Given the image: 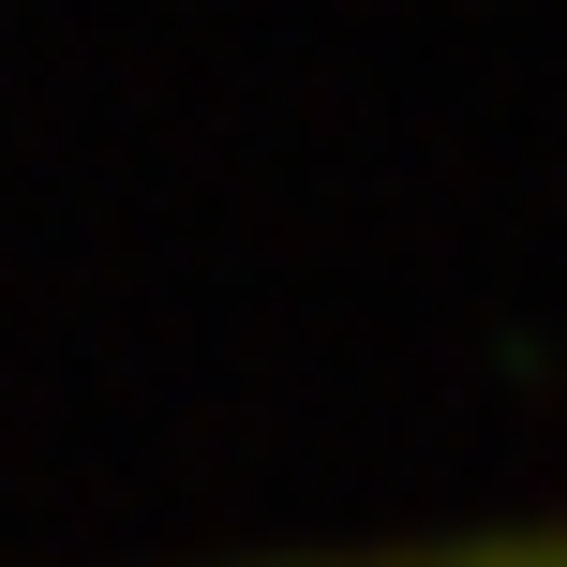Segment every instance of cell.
<instances>
[{"instance_id":"cell-1","label":"cell","mask_w":567,"mask_h":567,"mask_svg":"<svg viewBox=\"0 0 567 567\" xmlns=\"http://www.w3.org/2000/svg\"><path fill=\"white\" fill-rule=\"evenodd\" d=\"M269 567H567V508L433 523V538H359V553H269Z\"/></svg>"}]
</instances>
